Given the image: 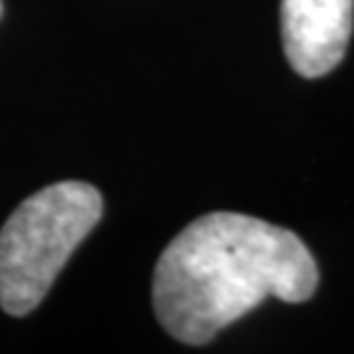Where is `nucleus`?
<instances>
[{"label":"nucleus","instance_id":"nucleus-1","mask_svg":"<svg viewBox=\"0 0 354 354\" xmlns=\"http://www.w3.org/2000/svg\"><path fill=\"white\" fill-rule=\"evenodd\" d=\"M317 266L294 231L241 213H207L163 250L152 273L155 315L181 344H207L268 297L304 302Z\"/></svg>","mask_w":354,"mask_h":354},{"label":"nucleus","instance_id":"nucleus-2","mask_svg":"<svg viewBox=\"0 0 354 354\" xmlns=\"http://www.w3.org/2000/svg\"><path fill=\"white\" fill-rule=\"evenodd\" d=\"M100 215V192L87 181H58L26 197L0 228V307L32 313Z\"/></svg>","mask_w":354,"mask_h":354},{"label":"nucleus","instance_id":"nucleus-3","mask_svg":"<svg viewBox=\"0 0 354 354\" xmlns=\"http://www.w3.org/2000/svg\"><path fill=\"white\" fill-rule=\"evenodd\" d=\"M354 0H281V37L291 68L304 79L330 74L346 55Z\"/></svg>","mask_w":354,"mask_h":354},{"label":"nucleus","instance_id":"nucleus-4","mask_svg":"<svg viewBox=\"0 0 354 354\" xmlns=\"http://www.w3.org/2000/svg\"><path fill=\"white\" fill-rule=\"evenodd\" d=\"M0 13H3V3H0Z\"/></svg>","mask_w":354,"mask_h":354}]
</instances>
